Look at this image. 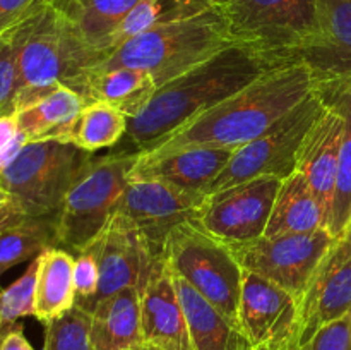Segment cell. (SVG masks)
<instances>
[{
  "mask_svg": "<svg viewBox=\"0 0 351 350\" xmlns=\"http://www.w3.org/2000/svg\"><path fill=\"white\" fill-rule=\"evenodd\" d=\"M86 2H88V0H57V2H55V7H58V9L64 10L69 17H72L75 10H77L79 7L84 5Z\"/></svg>",
  "mask_w": 351,
  "mask_h": 350,
  "instance_id": "ab89813d",
  "label": "cell"
},
{
  "mask_svg": "<svg viewBox=\"0 0 351 350\" xmlns=\"http://www.w3.org/2000/svg\"><path fill=\"white\" fill-rule=\"evenodd\" d=\"M335 247L300 299V321L293 350L322 326L351 314V256H343Z\"/></svg>",
  "mask_w": 351,
  "mask_h": 350,
  "instance_id": "ac0fdd59",
  "label": "cell"
},
{
  "mask_svg": "<svg viewBox=\"0 0 351 350\" xmlns=\"http://www.w3.org/2000/svg\"><path fill=\"white\" fill-rule=\"evenodd\" d=\"M99 287V266L89 249L74 254L75 305L82 307L96 295Z\"/></svg>",
  "mask_w": 351,
  "mask_h": 350,
  "instance_id": "836d02e7",
  "label": "cell"
},
{
  "mask_svg": "<svg viewBox=\"0 0 351 350\" xmlns=\"http://www.w3.org/2000/svg\"><path fill=\"white\" fill-rule=\"evenodd\" d=\"M19 86L17 50L9 26L0 33V115H14Z\"/></svg>",
  "mask_w": 351,
  "mask_h": 350,
  "instance_id": "d6a6232c",
  "label": "cell"
},
{
  "mask_svg": "<svg viewBox=\"0 0 351 350\" xmlns=\"http://www.w3.org/2000/svg\"><path fill=\"white\" fill-rule=\"evenodd\" d=\"M71 88L81 95L84 103H106L125 113L130 120L147 105L158 86L149 72L143 69L117 67L84 72Z\"/></svg>",
  "mask_w": 351,
  "mask_h": 350,
  "instance_id": "ffe728a7",
  "label": "cell"
},
{
  "mask_svg": "<svg viewBox=\"0 0 351 350\" xmlns=\"http://www.w3.org/2000/svg\"><path fill=\"white\" fill-rule=\"evenodd\" d=\"M137 156L139 151L88 158L55 216L62 249L81 253L103 232L117 213Z\"/></svg>",
  "mask_w": 351,
  "mask_h": 350,
  "instance_id": "8992f818",
  "label": "cell"
},
{
  "mask_svg": "<svg viewBox=\"0 0 351 350\" xmlns=\"http://www.w3.org/2000/svg\"><path fill=\"white\" fill-rule=\"evenodd\" d=\"M256 350H267V349H256Z\"/></svg>",
  "mask_w": 351,
  "mask_h": 350,
  "instance_id": "ee69618b",
  "label": "cell"
},
{
  "mask_svg": "<svg viewBox=\"0 0 351 350\" xmlns=\"http://www.w3.org/2000/svg\"><path fill=\"white\" fill-rule=\"evenodd\" d=\"M89 323V312L74 305L67 314L45 325L43 350H93Z\"/></svg>",
  "mask_w": 351,
  "mask_h": 350,
  "instance_id": "1f68e13d",
  "label": "cell"
},
{
  "mask_svg": "<svg viewBox=\"0 0 351 350\" xmlns=\"http://www.w3.org/2000/svg\"><path fill=\"white\" fill-rule=\"evenodd\" d=\"M300 299L280 285L243 270L239 326L254 349L293 350Z\"/></svg>",
  "mask_w": 351,
  "mask_h": 350,
  "instance_id": "5bb4252c",
  "label": "cell"
},
{
  "mask_svg": "<svg viewBox=\"0 0 351 350\" xmlns=\"http://www.w3.org/2000/svg\"><path fill=\"white\" fill-rule=\"evenodd\" d=\"M139 2L141 0H88L71 19L89 47L103 55V45L108 34Z\"/></svg>",
  "mask_w": 351,
  "mask_h": 350,
  "instance_id": "f546056e",
  "label": "cell"
},
{
  "mask_svg": "<svg viewBox=\"0 0 351 350\" xmlns=\"http://www.w3.org/2000/svg\"><path fill=\"white\" fill-rule=\"evenodd\" d=\"M129 117L101 102L84 103L58 141L71 143L86 153L115 146L127 134Z\"/></svg>",
  "mask_w": 351,
  "mask_h": 350,
  "instance_id": "4316f807",
  "label": "cell"
},
{
  "mask_svg": "<svg viewBox=\"0 0 351 350\" xmlns=\"http://www.w3.org/2000/svg\"><path fill=\"white\" fill-rule=\"evenodd\" d=\"M297 350H351V314L322 326Z\"/></svg>",
  "mask_w": 351,
  "mask_h": 350,
  "instance_id": "e575fe53",
  "label": "cell"
},
{
  "mask_svg": "<svg viewBox=\"0 0 351 350\" xmlns=\"http://www.w3.org/2000/svg\"><path fill=\"white\" fill-rule=\"evenodd\" d=\"M328 229V216L307 178L295 172L283 178L264 235L308 233Z\"/></svg>",
  "mask_w": 351,
  "mask_h": 350,
  "instance_id": "cb8c5ba5",
  "label": "cell"
},
{
  "mask_svg": "<svg viewBox=\"0 0 351 350\" xmlns=\"http://www.w3.org/2000/svg\"><path fill=\"white\" fill-rule=\"evenodd\" d=\"M326 106L328 103L315 89L266 132L233 151L226 167L213 180L206 194L225 191L252 178L276 177L283 180L295 174L302 144Z\"/></svg>",
  "mask_w": 351,
  "mask_h": 350,
  "instance_id": "ba28073f",
  "label": "cell"
},
{
  "mask_svg": "<svg viewBox=\"0 0 351 350\" xmlns=\"http://www.w3.org/2000/svg\"><path fill=\"white\" fill-rule=\"evenodd\" d=\"M336 250H338L339 254H343V256H351V222L348 225V229H346V232L343 233L341 239L336 242Z\"/></svg>",
  "mask_w": 351,
  "mask_h": 350,
  "instance_id": "60d3db41",
  "label": "cell"
},
{
  "mask_svg": "<svg viewBox=\"0 0 351 350\" xmlns=\"http://www.w3.org/2000/svg\"><path fill=\"white\" fill-rule=\"evenodd\" d=\"M86 249L95 254L99 266V287L81 309L91 312L98 302L125 288L143 292L154 270L156 257L141 230L122 213H115L103 232ZM79 307V305H77Z\"/></svg>",
  "mask_w": 351,
  "mask_h": 350,
  "instance_id": "8fae6325",
  "label": "cell"
},
{
  "mask_svg": "<svg viewBox=\"0 0 351 350\" xmlns=\"http://www.w3.org/2000/svg\"><path fill=\"white\" fill-rule=\"evenodd\" d=\"M345 119L336 106L329 105L308 130L298 154L297 170L307 178L308 185L321 201L326 216H331L338 178Z\"/></svg>",
  "mask_w": 351,
  "mask_h": 350,
  "instance_id": "d6986e66",
  "label": "cell"
},
{
  "mask_svg": "<svg viewBox=\"0 0 351 350\" xmlns=\"http://www.w3.org/2000/svg\"><path fill=\"white\" fill-rule=\"evenodd\" d=\"M233 45L259 55L273 67L298 64L317 33V0H218Z\"/></svg>",
  "mask_w": 351,
  "mask_h": 350,
  "instance_id": "5b68a950",
  "label": "cell"
},
{
  "mask_svg": "<svg viewBox=\"0 0 351 350\" xmlns=\"http://www.w3.org/2000/svg\"><path fill=\"white\" fill-rule=\"evenodd\" d=\"M232 45L226 21L216 3L197 16L173 21L130 38L103 55L89 71L143 69L149 72L160 88Z\"/></svg>",
  "mask_w": 351,
  "mask_h": 350,
  "instance_id": "3957f363",
  "label": "cell"
},
{
  "mask_svg": "<svg viewBox=\"0 0 351 350\" xmlns=\"http://www.w3.org/2000/svg\"><path fill=\"white\" fill-rule=\"evenodd\" d=\"M27 215L23 209V206L9 196L7 199L0 201V235L7 232V230L14 229L19 225L23 220H26Z\"/></svg>",
  "mask_w": 351,
  "mask_h": 350,
  "instance_id": "74e56055",
  "label": "cell"
},
{
  "mask_svg": "<svg viewBox=\"0 0 351 350\" xmlns=\"http://www.w3.org/2000/svg\"><path fill=\"white\" fill-rule=\"evenodd\" d=\"M336 242L338 239L328 229H319L308 233L263 235L230 247L243 270L302 299Z\"/></svg>",
  "mask_w": 351,
  "mask_h": 350,
  "instance_id": "30bf717a",
  "label": "cell"
},
{
  "mask_svg": "<svg viewBox=\"0 0 351 350\" xmlns=\"http://www.w3.org/2000/svg\"><path fill=\"white\" fill-rule=\"evenodd\" d=\"M281 178L259 177L206 198L195 223L228 246L245 244L266 233Z\"/></svg>",
  "mask_w": 351,
  "mask_h": 350,
  "instance_id": "4fadbf2b",
  "label": "cell"
},
{
  "mask_svg": "<svg viewBox=\"0 0 351 350\" xmlns=\"http://www.w3.org/2000/svg\"><path fill=\"white\" fill-rule=\"evenodd\" d=\"M26 143L24 134L17 129L14 115H0V174L16 160Z\"/></svg>",
  "mask_w": 351,
  "mask_h": 350,
  "instance_id": "d590c367",
  "label": "cell"
},
{
  "mask_svg": "<svg viewBox=\"0 0 351 350\" xmlns=\"http://www.w3.org/2000/svg\"><path fill=\"white\" fill-rule=\"evenodd\" d=\"M161 257L171 273L239 325L243 268L228 244L209 235L195 222L184 223L168 235Z\"/></svg>",
  "mask_w": 351,
  "mask_h": 350,
  "instance_id": "52a82bcc",
  "label": "cell"
},
{
  "mask_svg": "<svg viewBox=\"0 0 351 350\" xmlns=\"http://www.w3.org/2000/svg\"><path fill=\"white\" fill-rule=\"evenodd\" d=\"M58 247L55 216H27L0 235V273Z\"/></svg>",
  "mask_w": 351,
  "mask_h": 350,
  "instance_id": "83f0119b",
  "label": "cell"
},
{
  "mask_svg": "<svg viewBox=\"0 0 351 350\" xmlns=\"http://www.w3.org/2000/svg\"><path fill=\"white\" fill-rule=\"evenodd\" d=\"M321 96L326 103L336 106L345 119L335 201H332L331 216H329L328 223L329 232L339 240L351 222V86Z\"/></svg>",
  "mask_w": 351,
  "mask_h": 350,
  "instance_id": "f1b7e54d",
  "label": "cell"
},
{
  "mask_svg": "<svg viewBox=\"0 0 351 350\" xmlns=\"http://www.w3.org/2000/svg\"><path fill=\"white\" fill-rule=\"evenodd\" d=\"M91 154L58 139L26 143L0 174V189L16 199L27 216H57L65 194Z\"/></svg>",
  "mask_w": 351,
  "mask_h": 350,
  "instance_id": "9c48e42d",
  "label": "cell"
},
{
  "mask_svg": "<svg viewBox=\"0 0 351 350\" xmlns=\"http://www.w3.org/2000/svg\"><path fill=\"white\" fill-rule=\"evenodd\" d=\"M82 106L84 100L75 89L57 84L21 105L14 112V119L27 143L58 139Z\"/></svg>",
  "mask_w": 351,
  "mask_h": 350,
  "instance_id": "603a6c76",
  "label": "cell"
},
{
  "mask_svg": "<svg viewBox=\"0 0 351 350\" xmlns=\"http://www.w3.org/2000/svg\"><path fill=\"white\" fill-rule=\"evenodd\" d=\"M0 275H2V273H0ZM0 290H2V288H0Z\"/></svg>",
  "mask_w": 351,
  "mask_h": 350,
  "instance_id": "f6af8a7d",
  "label": "cell"
},
{
  "mask_svg": "<svg viewBox=\"0 0 351 350\" xmlns=\"http://www.w3.org/2000/svg\"><path fill=\"white\" fill-rule=\"evenodd\" d=\"M74 305V254L50 247L38 256L34 318L47 325L67 314Z\"/></svg>",
  "mask_w": 351,
  "mask_h": 350,
  "instance_id": "d4e9b609",
  "label": "cell"
},
{
  "mask_svg": "<svg viewBox=\"0 0 351 350\" xmlns=\"http://www.w3.org/2000/svg\"><path fill=\"white\" fill-rule=\"evenodd\" d=\"M19 65V93L71 88L101 55L89 47L74 21L50 2H41L10 26Z\"/></svg>",
  "mask_w": 351,
  "mask_h": 350,
  "instance_id": "277c9868",
  "label": "cell"
},
{
  "mask_svg": "<svg viewBox=\"0 0 351 350\" xmlns=\"http://www.w3.org/2000/svg\"><path fill=\"white\" fill-rule=\"evenodd\" d=\"M137 350H151V349H147V347H143V349H137Z\"/></svg>",
  "mask_w": 351,
  "mask_h": 350,
  "instance_id": "7bdbcfd3",
  "label": "cell"
},
{
  "mask_svg": "<svg viewBox=\"0 0 351 350\" xmlns=\"http://www.w3.org/2000/svg\"><path fill=\"white\" fill-rule=\"evenodd\" d=\"M216 3L218 0H141L108 34L103 45V55L130 38L173 21L197 16Z\"/></svg>",
  "mask_w": 351,
  "mask_h": 350,
  "instance_id": "484cf974",
  "label": "cell"
},
{
  "mask_svg": "<svg viewBox=\"0 0 351 350\" xmlns=\"http://www.w3.org/2000/svg\"><path fill=\"white\" fill-rule=\"evenodd\" d=\"M38 257L14 283L0 290V336L9 331L19 319L34 316V288H36Z\"/></svg>",
  "mask_w": 351,
  "mask_h": 350,
  "instance_id": "4dcf8cb0",
  "label": "cell"
},
{
  "mask_svg": "<svg viewBox=\"0 0 351 350\" xmlns=\"http://www.w3.org/2000/svg\"><path fill=\"white\" fill-rule=\"evenodd\" d=\"M233 151L206 146L139 151L129 180H161L206 194Z\"/></svg>",
  "mask_w": 351,
  "mask_h": 350,
  "instance_id": "2e32d148",
  "label": "cell"
},
{
  "mask_svg": "<svg viewBox=\"0 0 351 350\" xmlns=\"http://www.w3.org/2000/svg\"><path fill=\"white\" fill-rule=\"evenodd\" d=\"M141 331L151 350H194L173 275L163 257L141 292Z\"/></svg>",
  "mask_w": 351,
  "mask_h": 350,
  "instance_id": "e0dca14e",
  "label": "cell"
},
{
  "mask_svg": "<svg viewBox=\"0 0 351 350\" xmlns=\"http://www.w3.org/2000/svg\"><path fill=\"white\" fill-rule=\"evenodd\" d=\"M173 283L184 307L194 350H256L240 326L226 318L187 281L173 275Z\"/></svg>",
  "mask_w": 351,
  "mask_h": 350,
  "instance_id": "7402d4cb",
  "label": "cell"
},
{
  "mask_svg": "<svg viewBox=\"0 0 351 350\" xmlns=\"http://www.w3.org/2000/svg\"><path fill=\"white\" fill-rule=\"evenodd\" d=\"M0 350H34V349L33 345L27 342L21 323H17V325L12 326L9 331H5L2 336H0Z\"/></svg>",
  "mask_w": 351,
  "mask_h": 350,
  "instance_id": "f35d334b",
  "label": "cell"
},
{
  "mask_svg": "<svg viewBox=\"0 0 351 350\" xmlns=\"http://www.w3.org/2000/svg\"><path fill=\"white\" fill-rule=\"evenodd\" d=\"M89 340L93 350L143 349L141 292L125 288L98 302L89 312Z\"/></svg>",
  "mask_w": 351,
  "mask_h": 350,
  "instance_id": "44dd1931",
  "label": "cell"
},
{
  "mask_svg": "<svg viewBox=\"0 0 351 350\" xmlns=\"http://www.w3.org/2000/svg\"><path fill=\"white\" fill-rule=\"evenodd\" d=\"M41 2H50L55 5L57 0H0V33Z\"/></svg>",
  "mask_w": 351,
  "mask_h": 350,
  "instance_id": "8d00e7d4",
  "label": "cell"
},
{
  "mask_svg": "<svg viewBox=\"0 0 351 350\" xmlns=\"http://www.w3.org/2000/svg\"><path fill=\"white\" fill-rule=\"evenodd\" d=\"M7 198H9V196H7L5 192H3L2 189H0V201H3V199H7Z\"/></svg>",
  "mask_w": 351,
  "mask_h": 350,
  "instance_id": "b9f144b4",
  "label": "cell"
},
{
  "mask_svg": "<svg viewBox=\"0 0 351 350\" xmlns=\"http://www.w3.org/2000/svg\"><path fill=\"white\" fill-rule=\"evenodd\" d=\"M271 69L273 65L254 51L232 45L160 86L147 105L129 120L125 136L136 151L151 150Z\"/></svg>",
  "mask_w": 351,
  "mask_h": 350,
  "instance_id": "6da1fadb",
  "label": "cell"
},
{
  "mask_svg": "<svg viewBox=\"0 0 351 350\" xmlns=\"http://www.w3.org/2000/svg\"><path fill=\"white\" fill-rule=\"evenodd\" d=\"M315 89L314 78L302 62L280 65L195 117L151 150L187 146L239 150L266 132Z\"/></svg>",
  "mask_w": 351,
  "mask_h": 350,
  "instance_id": "7a4b0ae2",
  "label": "cell"
},
{
  "mask_svg": "<svg viewBox=\"0 0 351 350\" xmlns=\"http://www.w3.org/2000/svg\"><path fill=\"white\" fill-rule=\"evenodd\" d=\"M317 33L298 60L311 71L321 95L351 86V0H317Z\"/></svg>",
  "mask_w": 351,
  "mask_h": 350,
  "instance_id": "9a60e30c",
  "label": "cell"
},
{
  "mask_svg": "<svg viewBox=\"0 0 351 350\" xmlns=\"http://www.w3.org/2000/svg\"><path fill=\"white\" fill-rule=\"evenodd\" d=\"M208 196L204 192L161 180H129L117 213L125 215L156 257H161L168 235L184 223L197 222Z\"/></svg>",
  "mask_w": 351,
  "mask_h": 350,
  "instance_id": "7c38bea8",
  "label": "cell"
}]
</instances>
